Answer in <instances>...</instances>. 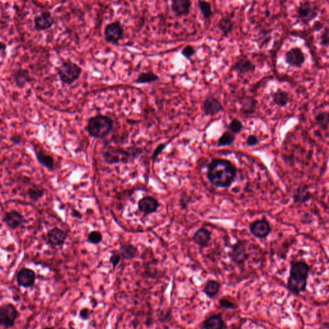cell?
I'll list each match as a JSON object with an SVG mask.
<instances>
[{"label":"cell","instance_id":"cell-30","mask_svg":"<svg viewBox=\"0 0 329 329\" xmlns=\"http://www.w3.org/2000/svg\"><path fill=\"white\" fill-rule=\"evenodd\" d=\"M314 122L322 130L328 131L329 123V113L327 111H322L314 117Z\"/></svg>","mask_w":329,"mask_h":329},{"label":"cell","instance_id":"cell-23","mask_svg":"<svg viewBox=\"0 0 329 329\" xmlns=\"http://www.w3.org/2000/svg\"><path fill=\"white\" fill-rule=\"evenodd\" d=\"M312 195L307 185H303L298 187L293 195L294 202L303 205L312 199Z\"/></svg>","mask_w":329,"mask_h":329},{"label":"cell","instance_id":"cell-21","mask_svg":"<svg viewBox=\"0 0 329 329\" xmlns=\"http://www.w3.org/2000/svg\"><path fill=\"white\" fill-rule=\"evenodd\" d=\"M12 78L16 85L19 88L25 87L26 84L30 83L32 81L29 71L26 69L16 70L12 73Z\"/></svg>","mask_w":329,"mask_h":329},{"label":"cell","instance_id":"cell-14","mask_svg":"<svg viewBox=\"0 0 329 329\" xmlns=\"http://www.w3.org/2000/svg\"><path fill=\"white\" fill-rule=\"evenodd\" d=\"M36 273L32 269L23 268L18 272L17 282L18 285L24 287H32L36 281Z\"/></svg>","mask_w":329,"mask_h":329},{"label":"cell","instance_id":"cell-38","mask_svg":"<svg viewBox=\"0 0 329 329\" xmlns=\"http://www.w3.org/2000/svg\"><path fill=\"white\" fill-rule=\"evenodd\" d=\"M195 53V49L192 45H187L185 47L182 51V54L186 59H190L191 57L194 55Z\"/></svg>","mask_w":329,"mask_h":329},{"label":"cell","instance_id":"cell-7","mask_svg":"<svg viewBox=\"0 0 329 329\" xmlns=\"http://www.w3.org/2000/svg\"><path fill=\"white\" fill-rule=\"evenodd\" d=\"M104 34L107 43L116 45L122 40L124 30L120 22H113L107 24L104 28Z\"/></svg>","mask_w":329,"mask_h":329},{"label":"cell","instance_id":"cell-28","mask_svg":"<svg viewBox=\"0 0 329 329\" xmlns=\"http://www.w3.org/2000/svg\"><path fill=\"white\" fill-rule=\"evenodd\" d=\"M160 77L153 71L142 72L136 78L134 82L138 84H151L159 81Z\"/></svg>","mask_w":329,"mask_h":329},{"label":"cell","instance_id":"cell-24","mask_svg":"<svg viewBox=\"0 0 329 329\" xmlns=\"http://www.w3.org/2000/svg\"><path fill=\"white\" fill-rule=\"evenodd\" d=\"M4 221L11 229H16L20 227L24 222V216L16 211L8 212L6 213Z\"/></svg>","mask_w":329,"mask_h":329},{"label":"cell","instance_id":"cell-19","mask_svg":"<svg viewBox=\"0 0 329 329\" xmlns=\"http://www.w3.org/2000/svg\"><path fill=\"white\" fill-rule=\"evenodd\" d=\"M192 1L189 0H174L171 4L172 12L178 17L187 16L190 14Z\"/></svg>","mask_w":329,"mask_h":329},{"label":"cell","instance_id":"cell-15","mask_svg":"<svg viewBox=\"0 0 329 329\" xmlns=\"http://www.w3.org/2000/svg\"><path fill=\"white\" fill-rule=\"evenodd\" d=\"M130 156L129 152L120 149H110L104 154L107 163L110 164H118L121 161H125Z\"/></svg>","mask_w":329,"mask_h":329},{"label":"cell","instance_id":"cell-13","mask_svg":"<svg viewBox=\"0 0 329 329\" xmlns=\"http://www.w3.org/2000/svg\"><path fill=\"white\" fill-rule=\"evenodd\" d=\"M250 231L257 238L267 237L271 232L270 224L266 219L256 220L250 224Z\"/></svg>","mask_w":329,"mask_h":329},{"label":"cell","instance_id":"cell-31","mask_svg":"<svg viewBox=\"0 0 329 329\" xmlns=\"http://www.w3.org/2000/svg\"><path fill=\"white\" fill-rule=\"evenodd\" d=\"M34 151L37 160L41 164H42L43 166L48 168V169H53V168H54V160L51 156L47 155L43 152L37 151L36 149H34Z\"/></svg>","mask_w":329,"mask_h":329},{"label":"cell","instance_id":"cell-4","mask_svg":"<svg viewBox=\"0 0 329 329\" xmlns=\"http://www.w3.org/2000/svg\"><path fill=\"white\" fill-rule=\"evenodd\" d=\"M59 80L63 85H71L81 77L82 69L70 60L64 61L55 69Z\"/></svg>","mask_w":329,"mask_h":329},{"label":"cell","instance_id":"cell-12","mask_svg":"<svg viewBox=\"0 0 329 329\" xmlns=\"http://www.w3.org/2000/svg\"><path fill=\"white\" fill-rule=\"evenodd\" d=\"M285 63L291 67L301 68L305 63V53L299 47H293L285 53Z\"/></svg>","mask_w":329,"mask_h":329},{"label":"cell","instance_id":"cell-8","mask_svg":"<svg viewBox=\"0 0 329 329\" xmlns=\"http://www.w3.org/2000/svg\"><path fill=\"white\" fill-rule=\"evenodd\" d=\"M18 316L17 309L12 304L0 307V325L6 328H11L15 324Z\"/></svg>","mask_w":329,"mask_h":329},{"label":"cell","instance_id":"cell-35","mask_svg":"<svg viewBox=\"0 0 329 329\" xmlns=\"http://www.w3.org/2000/svg\"><path fill=\"white\" fill-rule=\"evenodd\" d=\"M243 123L237 118L232 119L231 122L228 125L229 131L235 135L241 133L242 131L243 130Z\"/></svg>","mask_w":329,"mask_h":329},{"label":"cell","instance_id":"cell-10","mask_svg":"<svg viewBox=\"0 0 329 329\" xmlns=\"http://www.w3.org/2000/svg\"><path fill=\"white\" fill-rule=\"evenodd\" d=\"M54 24V18L48 10H44L34 18V30L38 32L50 29Z\"/></svg>","mask_w":329,"mask_h":329},{"label":"cell","instance_id":"cell-42","mask_svg":"<svg viewBox=\"0 0 329 329\" xmlns=\"http://www.w3.org/2000/svg\"><path fill=\"white\" fill-rule=\"evenodd\" d=\"M122 260V257L118 253H113L110 257V263L112 264L113 269L117 266L120 260Z\"/></svg>","mask_w":329,"mask_h":329},{"label":"cell","instance_id":"cell-3","mask_svg":"<svg viewBox=\"0 0 329 329\" xmlns=\"http://www.w3.org/2000/svg\"><path fill=\"white\" fill-rule=\"evenodd\" d=\"M114 121L108 115L98 114L88 119L86 130L90 137L104 139L112 132Z\"/></svg>","mask_w":329,"mask_h":329},{"label":"cell","instance_id":"cell-6","mask_svg":"<svg viewBox=\"0 0 329 329\" xmlns=\"http://www.w3.org/2000/svg\"><path fill=\"white\" fill-rule=\"evenodd\" d=\"M248 241L245 240H238L232 246L229 257L230 260L238 266H242L249 258Z\"/></svg>","mask_w":329,"mask_h":329},{"label":"cell","instance_id":"cell-27","mask_svg":"<svg viewBox=\"0 0 329 329\" xmlns=\"http://www.w3.org/2000/svg\"><path fill=\"white\" fill-rule=\"evenodd\" d=\"M221 285L215 280L210 279L206 282L203 292L208 297L213 299L219 293Z\"/></svg>","mask_w":329,"mask_h":329},{"label":"cell","instance_id":"cell-11","mask_svg":"<svg viewBox=\"0 0 329 329\" xmlns=\"http://www.w3.org/2000/svg\"><path fill=\"white\" fill-rule=\"evenodd\" d=\"M202 110L207 116H214L223 112L224 106L219 98L210 94L206 96L203 102Z\"/></svg>","mask_w":329,"mask_h":329},{"label":"cell","instance_id":"cell-29","mask_svg":"<svg viewBox=\"0 0 329 329\" xmlns=\"http://www.w3.org/2000/svg\"><path fill=\"white\" fill-rule=\"evenodd\" d=\"M234 23L230 18H222L217 24V28L221 31L224 36H228L234 29Z\"/></svg>","mask_w":329,"mask_h":329},{"label":"cell","instance_id":"cell-18","mask_svg":"<svg viewBox=\"0 0 329 329\" xmlns=\"http://www.w3.org/2000/svg\"><path fill=\"white\" fill-rule=\"evenodd\" d=\"M240 113L246 116H250L256 112L258 101L256 98L250 96H243L240 99Z\"/></svg>","mask_w":329,"mask_h":329},{"label":"cell","instance_id":"cell-39","mask_svg":"<svg viewBox=\"0 0 329 329\" xmlns=\"http://www.w3.org/2000/svg\"><path fill=\"white\" fill-rule=\"evenodd\" d=\"M320 45L323 47H328L329 43V30L328 26H326L320 36Z\"/></svg>","mask_w":329,"mask_h":329},{"label":"cell","instance_id":"cell-16","mask_svg":"<svg viewBox=\"0 0 329 329\" xmlns=\"http://www.w3.org/2000/svg\"><path fill=\"white\" fill-rule=\"evenodd\" d=\"M158 207H159V203L152 196L143 197L139 202V209L145 215L156 212Z\"/></svg>","mask_w":329,"mask_h":329},{"label":"cell","instance_id":"cell-34","mask_svg":"<svg viewBox=\"0 0 329 329\" xmlns=\"http://www.w3.org/2000/svg\"><path fill=\"white\" fill-rule=\"evenodd\" d=\"M44 188L39 185H34L28 191V195L32 201H37L44 195Z\"/></svg>","mask_w":329,"mask_h":329},{"label":"cell","instance_id":"cell-17","mask_svg":"<svg viewBox=\"0 0 329 329\" xmlns=\"http://www.w3.org/2000/svg\"><path fill=\"white\" fill-rule=\"evenodd\" d=\"M67 232L59 228H54L47 234L48 243L53 246H60L65 244L67 238Z\"/></svg>","mask_w":329,"mask_h":329},{"label":"cell","instance_id":"cell-44","mask_svg":"<svg viewBox=\"0 0 329 329\" xmlns=\"http://www.w3.org/2000/svg\"><path fill=\"white\" fill-rule=\"evenodd\" d=\"M7 49V45L0 41V51H5Z\"/></svg>","mask_w":329,"mask_h":329},{"label":"cell","instance_id":"cell-9","mask_svg":"<svg viewBox=\"0 0 329 329\" xmlns=\"http://www.w3.org/2000/svg\"><path fill=\"white\" fill-rule=\"evenodd\" d=\"M231 69L232 71L235 72L238 75H245L256 71V66L248 56L240 55L236 57Z\"/></svg>","mask_w":329,"mask_h":329},{"label":"cell","instance_id":"cell-1","mask_svg":"<svg viewBox=\"0 0 329 329\" xmlns=\"http://www.w3.org/2000/svg\"><path fill=\"white\" fill-rule=\"evenodd\" d=\"M236 176L235 166L230 160L215 158L208 164V180L212 185L218 188H229L235 181Z\"/></svg>","mask_w":329,"mask_h":329},{"label":"cell","instance_id":"cell-43","mask_svg":"<svg viewBox=\"0 0 329 329\" xmlns=\"http://www.w3.org/2000/svg\"><path fill=\"white\" fill-rule=\"evenodd\" d=\"M79 316L82 320H88L91 316V310L88 308H82L80 310Z\"/></svg>","mask_w":329,"mask_h":329},{"label":"cell","instance_id":"cell-20","mask_svg":"<svg viewBox=\"0 0 329 329\" xmlns=\"http://www.w3.org/2000/svg\"><path fill=\"white\" fill-rule=\"evenodd\" d=\"M211 238V231L204 227L199 228L193 235V240L200 247V248H205L209 246Z\"/></svg>","mask_w":329,"mask_h":329},{"label":"cell","instance_id":"cell-33","mask_svg":"<svg viewBox=\"0 0 329 329\" xmlns=\"http://www.w3.org/2000/svg\"><path fill=\"white\" fill-rule=\"evenodd\" d=\"M197 6H198L199 11L202 14L203 18L205 20L211 19L213 15L211 3L209 1H199L197 2Z\"/></svg>","mask_w":329,"mask_h":329},{"label":"cell","instance_id":"cell-5","mask_svg":"<svg viewBox=\"0 0 329 329\" xmlns=\"http://www.w3.org/2000/svg\"><path fill=\"white\" fill-rule=\"evenodd\" d=\"M319 12V5L311 1L302 2L296 10L298 20L304 24H309L315 20L318 16Z\"/></svg>","mask_w":329,"mask_h":329},{"label":"cell","instance_id":"cell-22","mask_svg":"<svg viewBox=\"0 0 329 329\" xmlns=\"http://www.w3.org/2000/svg\"><path fill=\"white\" fill-rule=\"evenodd\" d=\"M204 329H226L225 321L221 314H212L205 319L203 322Z\"/></svg>","mask_w":329,"mask_h":329},{"label":"cell","instance_id":"cell-40","mask_svg":"<svg viewBox=\"0 0 329 329\" xmlns=\"http://www.w3.org/2000/svg\"><path fill=\"white\" fill-rule=\"evenodd\" d=\"M168 145V143H160V145H158L156 147L155 150H154L153 155H152V160H153V163H155L156 159L158 158V156H160V154L162 153V151H164L166 145Z\"/></svg>","mask_w":329,"mask_h":329},{"label":"cell","instance_id":"cell-32","mask_svg":"<svg viewBox=\"0 0 329 329\" xmlns=\"http://www.w3.org/2000/svg\"><path fill=\"white\" fill-rule=\"evenodd\" d=\"M236 139L235 135L229 131H225L217 141V147H226L232 145Z\"/></svg>","mask_w":329,"mask_h":329},{"label":"cell","instance_id":"cell-45","mask_svg":"<svg viewBox=\"0 0 329 329\" xmlns=\"http://www.w3.org/2000/svg\"><path fill=\"white\" fill-rule=\"evenodd\" d=\"M54 329L51 328H45V329Z\"/></svg>","mask_w":329,"mask_h":329},{"label":"cell","instance_id":"cell-36","mask_svg":"<svg viewBox=\"0 0 329 329\" xmlns=\"http://www.w3.org/2000/svg\"><path fill=\"white\" fill-rule=\"evenodd\" d=\"M102 240V234L98 231H92L88 236V242L93 244H99Z\"/></svg>","mask_w":329,"mask_h":329},{"label":"cell","instance_id":"cell-2","mask_svg":"<svg viewBox=\"0 0 329 329\" xmlns=\"http://www.w3.org/2000/svg\"><path fill=\"white\" fill-rule=\"evenodd\" d=\"M310 267L305 261H292L287 287L291 293L299 295L307 289Z\"/></svg>","mask_w":329,"mask_h":329},{"label":"cell","instance_id":"cell-25","mask_svg":"<svg viewBox=\"0 0 329 329\" xmlns=\"http://www.w3.org/2000/svg\"><path fill=\"white\" fill-rule=\"evenodd\" d=\"M271 96L273 104L281 108L286 106L290 102L289 93L282 89L271 93Z\"/></svg>","mask_w":329,"mask_h":329},{"label":"cell","instance_id":"cell-26","mask_svg":"<svg viewBox=\"0 0 329 329\" xmlns=\"http://www.w3.org/2000/svg\"><path fill=\"white\" fill-rule=\"evenodd\" d=\"M119 254L122 259L125 260H132L137 256L138 250L135 246L131 244H121L119 248Z\"/></svg>","mask_w":329,"mask_h":329},{"label":"cell","instance_id":"cell-41","mask_svg":"<svg viewBox=\"0 0 329 329\" xmlns=\"http://www.w3.org/2000/svg\"><path fill=\"white\" fill-rule=\"evenodd\" d=\"M259 142H260V140L255 135H249L246 139V143L248 147H255L258 145Z\"/></svg>","mask_w":329,"mask_h":329},{"label":"cell","instance_id":"cell-37","mask_svg":"<svg viewBox=\"0 0 329 329\" xmlns=\"http://www.w3.org/2000/svg\"><path fill=\"white\" fill-rule=\"evenodd\" d=\"M219 306L222 308H225V309L235 310L237 308V306L236 305L234 302L231 300L228 299L225 297L222 298L219 301Z\"/></svg>","mask_w":329,"mask_h":329}]
</instances>
